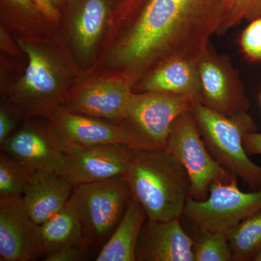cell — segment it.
<instances>
[{
	"label": "cell",
	"instance_id": "1",
	"mask_svg": "<svg viewBox=\"0 0 261 261\" xmlns=\"http://www.w3.org/2000/svg\"><path fill=\"white\" fill-rule=\"evenodd\" d=\"M226 3L146 0L117 49V61L135 73L173 59L197 63L222 23Z\"/></svg>",
	"mask_w": 261,
	"mask_h": 261
},
{
	"label": "cell",
	"instance_id": "2",
	"mask_svg": "<svg viewBox=\"0 0 261 261\" xmlns=\"http://www.w3.org/2000/svg\"><path fill=\"white\" fill-rule=\"evenodd\" d=\"M123 177L130 197L143 207L147 219H180L190 197V180L183 166L166 149H133Z\"/></svg>",
	"mask_w": 261,
	"mask_h": 261
},
{
	"label": "cell",
	"instance_id": "3",
	"mask_svg": "<svg viewBox=\"0 0 261 261\" xmlns=\"http://www.w3.org/2000/svg\"><path fill=\"white\" fill-rule=\"evenodd\" d=\"M191 112L206 147L218 163L252 190L261 189V166L249 159L244 139L257 132L253 118L247 112L224 116L200 102L194 103Z\"/></svg>",
	"mask_w": 261,
	"mask_h": 261
},
{
	"label": "cell",
	"instance_id": "4",
	"mask_svg": "<svg viewBox=\"0 0 261 261\" xmlns=\"http://www.w3.org/2000/svg\"><path fill=\"white\" fill-rule=\"evenodd\" d=\"M197 102L188 96L147 92L132 93L121 125L132 149H166L173 123Z\"/></svg>",
	"mask_w": 261,
	"mask_h": 261
},
{
	"label": "cell",
	"instance_id": "5",
	"mask_svg": "<svg viewBox=\"0 0 261 261\" xmlns=\"http://www.w3.org/2000/svg\"><path fill=\"white\" fill-rule=\"evenodd\" d=\"M166 149L186 171L190 197L194 200H205L214 182L238 179L209 152L191 111L178 116L173 123Z\"/></svg>",
	"mask_w": 261,
	"mask_h": 261
},
{
	"label": "cell",
	"instance_id": "6",
	"mask_svg": "<svg viewBox=\"0 0 261 261\" xmlns=\"http://www.w3.org/2000/svg\"><path fill=\"white\" fill-rule=\"evenodd\" d=\"M130 197L129 187L123 176L73 188L71 198L89 248L108 240L124 214Z\"/></svg>",
	"mask_w": 261,
	"mask_h": 261
},
{
	"label": "cell",
	"instance_id": "7",
	"mask_svg": "<svg viewBox=\"0 0 261 261\" xmlns=\"http://www.w3.org/2000/svg\"><path fill=\"white\" fill-rule=\"evenodd\" d=\"M261 210V189L245 192L238 179L214 182L203 200L189 197L184 215L196 225L201 233H227L243 220Z\"/></svg>",
	"mask_w": 261,
	"mask_h": 261
},
{
	"label": "cell",
	"instance_id": "8",
	"mask_svg": "<svg viewBox=\"0 0 261 261\" xmlns=\"http://www.w3.org/2000/svg\"><path fill=\"white\" fill-rule=\"evenodd\" d=\"M202 91L201 104L224 116L247 112L250 102L238 70L227 56L212 44L197 62Z\"/></svg>",
	"mask_w": 261,
	"mask_h": 261
},
{
	"label": "cell",
	"instance_id": "9",
	"mask_svg": "<svg viewBox=\"0 0 261 261\" xmlns=\"http://www.w3.org/2000/svg\"><path fill=\"white\" fill-rule=\"evenodd\" d=\"M132 151L120 145H68L58 171L73 187L123 176Z\"/></svg>",
	"mask_w": 261,
	"mask_h": 261
},
{
	"label": "cell",
	"instance_id": "10",
	"mask_svg": "<svg viewBox=\"0 0 261 261\" xmlns=\"http://www.w3.org/2000/svg\"><path fill=\"white\" fill-rule=\"evenodd\" d=\"M42 256L39 225L29 216L22 196L0 197V260L34 261Z\"/></svg>",
	"mask_w": 261,
	"mask_h": 261
},
{
	"label": "cell",
	"instance_id": "11",
	"mask_svg": "<svg viewBox=\"0 0 261 261\" xmlns=\"http://www.w3.org/2000/svg\"><path fill=\"white\" fill-rule=\"evenodd\" d=\"M3 152L17 160L31 173L43 170L58 171L68 145L60 132L25 127L0 144Z\"/></svg>",
	"mask_w": 261,
	"mask_h": 261
},
{
	"label": "cell",
	"instance_id": "12",
	"mask_svg": "<svg viewBox=\"0 0 261 261\" xmlns=\"http://www.w3.org/2000/svg\"><path fill=\"white\" fill-rule=\"evenodd\" d=\"M194 243L179 219L168 221L147 219L136 248V260L195 261Z\"/></svg>",
	"mask_w": 261,
	"mask_h": 261
},
{
	"label": "cell",
	"instance_id": "13",
	"mask_svg": "<svg viewBox=\"0 0 261 261\" xmlns=\"http://www.w3.org/2000/svg\"><path fill=\"white\" fill-rule=\"evenodd\" d=\"M73 188L57 170H43L31 174L22 199L33 221L41 225L65 207Z\"/></svg>",
	"mask_w": 261,
	"mask_h": 261
},
{
	"label": "cell",
	"instance_id": "14",
	"mask_svg": "<svg viewBox=\"0 0 261 261\" xmlns=\"http://www.w3.org/2000/svg\"><path fill=\"white\" fill-rule=\"evenodd\" d=\"M132 93L128 82L103 81L84 89L73 99L70 110L92 118L122 121Z\"/></svg>",
	"mask_w": 261,
	"mask_h": 261
},
{
	"label": "cell",
	"instance_id": "15",
	"mask_svg": "<svg viewBox=\"0 0 261 261\" xmlns=\"http://www.w3.org/2000/svg\"><path fill=\"white\" fill-rule=\"evenodd\" d=\"M55 119L58 132L68 145H120L130 148L129 138L121 125L109 124L92 117L71 112L60 113Z\"/></svg>",
	"mask_w": 261,
	"mask_h": 261
},
{
	"label": "cell",
	"instance_id": "16",
	"mask_svg": "<svg viewBox=\"0 0 261 261\" xmlns=\"http://www.w3.org/2000/svg\"><path fill=\"white\" fill-rule=\"evenodd\" d=\"M144 92L188 96L202 103V91L197 62L173 59L165 62L145 75L141 82Z\"/></svg>",
	"mask_w": 261,
	"mask_h": 261
},
{
	"label": "cell",
	"instance_id": "17",
	"mask_svg": "<svg viewBox=\"0 0 261 261\" xmlns=\"http://www.w3.org/2000/svg\"><path fill=\"white\" fill-rule=\"evenodd\" d=\"M147 219L143 207L130 197L124 214L95 260L136 261V248Z\"/></svg>",
	"mask_w": 261,
	"mask_h": 261
},
{
	"label": "cell",
	"instance_id": "18",
	"mask_svg": "<svg viewBox=\"0 0 261 261\" xmlns=\"http://www.w3.org/2000/svg\"><path fill=\"white\" fill-rule=\"evenodd\" d=\"M44 256L63 247H87L80 215L71 197L63 209L39 225ZM89 248V247H88Z\"/></svg>",
	"mask_w": 261,
	"mask_h": 261
},
{
	"label": "cell",
	"instance_id": "19",
	"mask_svg": "<svg viewBox=\"0 0 261 261\" xmlns=\"http://www.w3.org/2000/svg\"><path fill=\"white\" fill-rule=\"evenodd\" d=\"M109 11L108 0H82L75 19L77 42L84 51L94 47Z\"/></svg>",
	"mask_w": 261,
	"mask_h": 261
},
{
	"label": "cell",
	"instance_id": "20",
	"mask_svg": "<svg viewBox=\"0 0 261 261\" xmlns=\"http://www.w3.org/2000/svg\"><path fill=\"white\" fill-rule=\"evenodd\" d=\"M23 48L29 56L23 80L24 90L33 97H51L58 89V82L50 63L35 48L27 44H23Z\"/></svg>",
	"mask_w": 261,
	"mask_h": 261
},
{
	"label": "cell",
	"instance_id": "21",
	"mask_svg": "<svg viewBox=\"0 0 261 261\" xmlns=\"http://www.w3.org/2000/svg\"><path fill=\"white\" fill-rule=\"evenodd\" d=\"M233 260H252L261 252V210L227 232Z\"/></svg>",
	"mask_w": 261,
	"mask_h": 261
},
{
	"label": "cell",
	"instance_id": "22",
	"mask_svg": "<svg viewBox=\"0 0 261 261\" xmlns=\"http://www.w3.org/2000/svg\"><path fill=\"white\" fill-rule=\"evenodd\" d=\"M32 173L17 160L2 151L0 154V197L22 196Z\"/></svg>",
	"mask_w": 261,
	"mask_h": 261
},
{
	"label": "cell",
	"instance_id": "23",
	"mask_svg": "<svg viewBox=\"0 0 261 261\" xmlns=\"http://www.w3.org/2000/svg\"><path fill=\"white\" fill-rule=\"evenodd\" d=\"M195 261H231L232 252L230 247L227 233H201L194 243Z\"/></svg>",
	"mask_w": 261,
	"mask_h": 261
},
{
	"label": "cell",
	"instance_id": "24",
	"mask_svg": "<svg viewBox=\"0 0 261 261\" xmlns=\"http://www.w3.org/2000/svg\"><path fill=\"white\" fill-rule=\"evenodd\" d=\"M261 17V0H226L224 18L216 35L222 36L243 20Z\"/></svg>",
	"mask_w": 261,
	"mask_h": 261
},
{
	"label": "cell",
	"instance_id": "25",
	"mask_svg": "<svg viewBox=\"0 0 261 261\" xmlns=\"http://www.w3.org/2000/svg\"><path fill=\"white\" fill-rule=\"evenodd\" d=\"M240 49L247 59L261 62V17L250 21L239 39Z\"/></svg>",
	"mask_w": 261,
	"mask_h": 261
},
{
	"label": "cell",
	"instance_id": "26",
	"mask_svg": "<svg viewBox=\"0 0 261 261\" xmlns=\"http://www.w3.org/2000/svg\"><path fill=\"white\" fill-rule=\"evenodd\" d=\"M89 248L87 247H63L49 252L44 256L45 261H82L87 260Z\"/></svg>",
	"mask_w": 261,
	"mask_h": 261
},
{
	"label": "cell",
	"instance_id": "27",
	"mask_svg": "<svg viewBox=\"0 0 261 261\" xmlns=\"http://www.w3.org/2000/svg\"><path fill=\"white\" fill-rule=\"evenodd\" d=\"M244 146L247 154L261 155V133L254 132L247 134L244 139Z\"/></svg>",
	"mask_w": 261,
	"mask_h": 261
},
{
	"label": "cell",
	"instance_id": "28",
	"mask_svg": "<svg viewBox=\"0 0 261 261\" xmlns=\"http://www.w3.org/2000/svg\"><path fill=\"white\" fill-rule=\"evenodd\" d=\"M14 127V121L9 113L1 110L0 112V144L10 137Z\"/></svg>",
	"mask_w": 261,
	"mask_h": 261
},
{
	"label": "cell",
	"instance_id": "29",
	"mask_svg": "<svg viewBox=\"0 0 261 261\" xmlns=\"http://www.w3.org/2000/svg\"><path fill=\"white\" fill-rule=\"evenodd\" d=\"M12 5L27 13H34L37 9L33 0H8Z\"/></svg>",
	"mask_w": 261,
	"mask_h": 261
},
{
	"label": "cell",
	"instance_id": "30",
	"mask_svg": "<svg viewBox=\"0 0 261 261\" xmlns=\"http://www.w3.org/2000/svg\"><path fill=\"white\" fill-rule=\"evenodd\" d=\"M253 261H261V252L260 253L257 254L256 256L254 257Z\"/></svg>",
	"mask_w": 261,
	"mask_h": 261
},
{
	"label": "cell",
	"instance_id": "31",
	"mask_svg": "<svg viewBox=\"0 0 261 261\" xmlns=\"http://www.w3.org/2000/svg\"><path fill=\"white\" fill-rule=\"evenodd\" d=\"M51 3H53V5L56 4V3H60V2L62 1V0H50Z\"/></svg>",
	"mask_w": 261,
	"mask_h": 261
},
{
	"label": "cell",
	"instance_id": "32",
	"mask_svg": "<svg viewBox=\"0 0 261 261\" xmlns=\"http://www.w3.org/2000/svg\"><path fill=\"white\" fill-rule=\"evenodd\" d=\"M260 105H261V94H260Z\"/></svg>",
	"mask_w": 261,
	"mask_h": 261
}]
</instances>
